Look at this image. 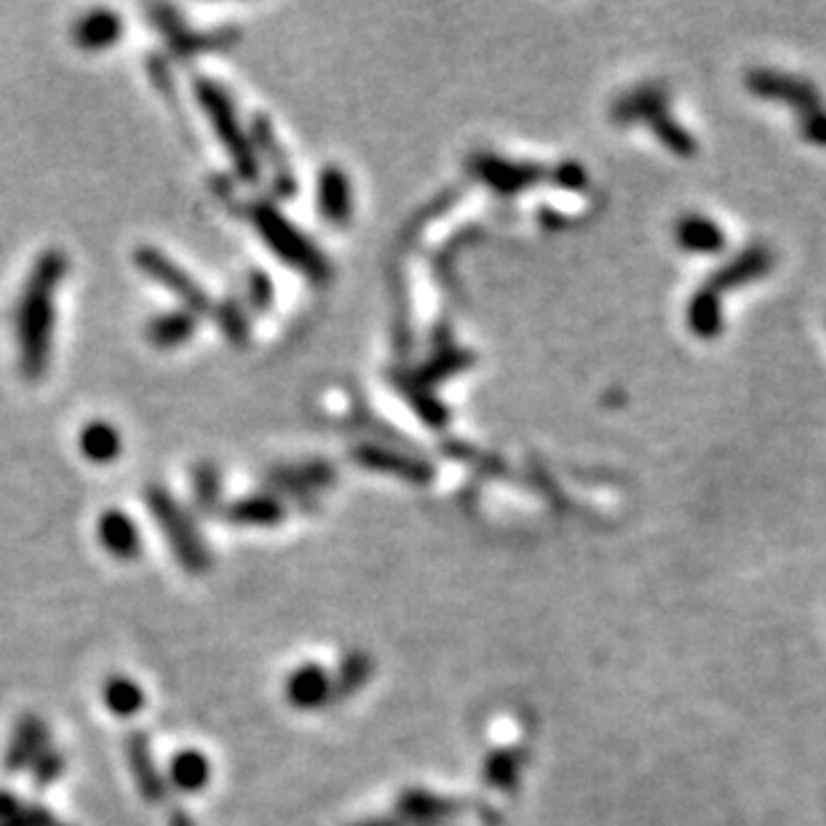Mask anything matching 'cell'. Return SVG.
Returning a JSON list of instances; mask_svg holds the SVG:
<instances>
[{
    "mask_svg": "<svg viewBox=\"0 0 826 826\" xmlns=\"http://www.w3.org/2000/svg\"><path fill=\"white\" fill-rule=\"evenodd\" d=\"M65 276V252L48 250L35 260L24 282L20 310H16V348H20V370L27 377H41L48 366L54 338V297Z\"/></svg>",
    "mask_w": 826,
    "mask_h": 826,
    "instance_id": "cell-1",
    "label": "cell"
},
{
    "mask_svg": "<svg viewBox=\"0 0 826 826\" xmlns=\"http://www.w3.org/2000/svg\"><path fill=\"white\" fill-rule=\"evenodd\" d=\"M196 97H198V104L203 108V113H207L209 121H212L217 140H220L222 147H225L235 174H239L241 179H246V183H257L260 179L257 153H254L252 136L244 132L239 115H235L231 97H228L225 91L214 84V80H207V78L196 80Z\"/></svg>",
    "mask_w": 826,
    "mask_h": 826,
    "instance_id": "cell-2",
    "label": "cell"
},
{
    "mask_svg": "<svg viewBox=\"0 0 826 826\" xmlns=\"http://www.w3.org/2000/svg\"><path fill=\"white\" fill-rule=\"evenodd\" d=\"M250 220L252 225L257 228L260 239L268 244V250L278 254V260H284L291 268L302 271L308 278H313V282L324 278L327 265L324 260H321L319 250H313V246L308 244L306 235L297 231L273 203H254L250 209Z\"/></svg>",
    "mask_w": 826,
    "mask_h": 826,
    "instance_id": "cell-3",
    "label": "cell"
},
{
    "mask_svg": "<svg viewBox=\"0 0 826 826\" xmlns=\"http://www.w3.org/2000/svg\"><path fill=\"white\" fill-rule=\"evenodd\" d=\"M147 506H151L155 525L161 527L164 538L169 540L177 562L183 564L185 570H196V573L207 568V549H203L196 525H192L188 514L183 511V506H179L164 487L147 489Z\"/></svg>",
    "mask_w": 826,
    "mask_h": 826,
    "instance_id": "cell-4",
    "label": "cell"
},
{
    "mask_svg": "<svg viewBox=\"0 0 826 826\" xmlns=\"http://www.w3.org/2000/svg\"><path fill=\"white\" fill-rule=\"evenodd\" d=\"M134 263H136V268H140L142 273H147L155 284L169 289L172 295L183 302L185 310H190L192 316L214 310L212 297L203 291L201 284H198L188 271L179 268L172 257H166L164 252L155 250V246H140V250L134 252Z\"/></svg>",
    "mask_w": 826,
    "mask_h": 826,
    "instance_id": "cell-5",
    "label": "cell"
},
{
    "mask_svg": "<svg viewBox=\"0 0 826 826\" xmlns=\"http://www.w3.org/2000/svg\"><path fill=\"white\" fill-rule=\"evenodd\" d=\"M155 24L161 27V33L166 35V41H169V46L174 48L177 54H198V52H212V48H222L228 46L235 38L233 30H217V33H209V35H201V33H192V30L185 27L183 22L174 16L172 9H158L155 11Z\"/></svg>",
    "mask_w": 826,
    "mask_h": 826,
    "instance_id": "cell-6",
    "label": "cell"
},
{
    "mask_svg": "<svg viewBox=\"0 0 826 826\" xmlns=\"http://www.w3.org/2000/svg\"><path fill=\"white\" fill-rule=\"evenodd\" d=\"M123 35V22L115 11L95 9L84 14L73 24V41L84 52H102V48L115 46Z\"/></svg>",
    "mask_w": 826,
    "mask_h": 826,
    "instance_id": "cell-7",
    "label": "cell"
},
{
    "mask_svg": "<svg viewBox=\"0 0 826 826\" xmlns=\"http://www.w3.org/2000/svg\"><path fill=\"white\" fill-rule=\"evenodd\" d=\"M97 536L99 543H102L115 559H134L142 549L140 530H136L134 521L123 511H118V508H110V511H104L102 517H99Z\"/></svg>",
    "mask_w": 826,
    "mask_h": 826,
    "instance_id": "cell-8",
    "label": "cell"
},
{
    "mask_svg": "<svg viewBox=\"0 0 826 826\" xmlns=\"http://www.w3.org/2000/svg\"><path fill=\"white\" fill-rule=\"evenodd\" d=\"M252 145H254V153H257L260 164H263V161H268V164L273 166V183L278 185L282 196H289L291 188H295V179H291L289 164H287V158H284L282 145H278L276 134H273V126H271L268 118H263V115L254 118Z\"/></svg>",
    "mask_w": 826,
    "mask_h": 826,
    "instance_id": "cell-9",
    "label": "cell"
},
{
    "mask_svg": "<svg viewBox=\"0 0 826 826\" xmlns=\"http://www.w3.org/2000/svg\"><path fill=\"white\" fill-rule=\"evenodd\" d=\"M80 455L91 463H113L121 455L123 439L118 428L108 420H91L78 433Z\"/></svg>",
    "mask_w": 826,
    "mask_h": 826,
    "instance_id": "cell-10",
    "label": "cell"
},
{
    "mask_svg": "<svg viewBox=\"0 0 826 826\" xmlns=\"http://www.w3.org/2000/svg\"><path fill=\"white\" fill-rule=\"evenodd\" d=\"M43 744H46V728H43L41 719L24 717L22 723L16 725L14 741H11L9 755H5V768H9V773H16V770L27 766V762L38 760L43 755Z\"/></svg>",
    "mask_w": 826,
    "mask_h": 826,
    "instance_id": "cell-11",
    "label": "cell"
},
{
    "mask_svg": "<svg viewBox=\"0 0 826 826\" xmlns=\"http://www.w3.org/2000/svg\"><path fill=\"white\" fill-rule=\"evenodd\" d=\"M196 332V316L190 310H174V313H161L147 324L145 334L155 348H177L188 343Z\"/></svg>",
    "mask_w": 826,
    "mask_h": 826,
    "instance_id": "cell-12",
    "label": "cell"
},
{
    "mask_svg": "<svg viewBox=\"0 0 826 826\" xmlns=\"http://www.w3.org/2000/svg\"><path fill=\"white\" fill-rule=\"evenodd\" d=\"M284 517V508L273 495H252V498L239 500L228 511V519L239 525H276Z\"/></svg>",
    "mask_w": 826,
    "mask_h": 826,
    "instance_id": "cell-13",
    "label": "cell"
},
{
    "mask_svg": "<svg viewBox=\"0 0 826 826\" xmlns=\"http://www.w3.org/2000/svg\"><path fill=\"white\" fill-rule=\"evenodd\" d=\"M287 695L291 704L300 706V709H313V706L327 695V676L313 667L300 669V672L289 676Z\"/></svg>",
    "mask_w": 826,
    "mask_h": 826,
    "instance_id": "cell-14",
    "label": "cell"
},
{
    "mask_svg": "<svg viewBox=\"0 0 826 826\" xmlns=\"http://www.w3.org/2000/svg\"><path fill=\"white\" fill-rule=\"evenodd\" d=\"M319 207L332 222H343L348 217V185L340 169H327L321 174Z\"/></svg>",
    "mask_w": 826,
    "mask_h": 826,
    "instance_id": "cell-15",
    "label": "cell"
},
{
    "mask_svg": "<svg viewBox=\"0 0 826 826\" xmlns=\"http://www.w3.org/2000/svg\"><path fill=\"white\" fill-rule=\"evenodd\" d=\"M129 757H132V768H134L136 781H140L142 794H145L147 800H161V794H164V784H161V775L155 773L145 738L134 736L132 741H129Z\"/></svg>",
    "mask_w": 826,
    "mask_h": 826,
    "instance_id": "cell-16",
    "label": "cell"
},
{
    "mask_svg": "<svg viewBox=\"0 0 826 826\" xmlns=\"http://www.w3.org/2000/svg\"><path fill=\"white\" fill-rule=\"evenodd\" d=\"M209 775L212 773H209L207 757L198 755V751H183V755L172 762V781L183 789V792H198V789H203Z\"/></svg>",
    "mask_w": 826,
    "mask_h": 826,
    "instance_id": "cell-17",
    "label": "cell"
},
{
    "mask_svg": "<svg viewBox=\"0 0 826 826\" xmlns=\"http://www.w3.org/2000/svg\"><path fill=\"white\" fill-rule=\"evenodd\" d=\"M104 701H108V709L113 714L132 717L145 704V693L132 680H126V676H110L104 682Z\"/></svg>",
    "mask_w": 826,
    "mask_h": 826,
    "instance_id": "cell-18",
    "label": "cell"
},
{
    "mask_svg": "<svg viewBox=\"0 0 826 826\" xmlns=\"http://www.w3.org/2000/svg\"><path fill=\"white\" fill-rule=\"evenodd\" d=\"M214 310H217V327L222 329V334H225L233 345H246V340H250V321H246L244 310H241L239 302L228 300Z\"/></svg>",
    "mask_w": 826,
    "mask_h": 826,
    "instance_id": "cell-19",
    "label": "cell"
},
{
    "mask_svg": "<svg viewBox=\"0 0 826 826\" xmlns=\"http://www.w3.org/2000/svg\"><path fill=\"white\" fill-rule=\"evenodd\" d=\"M246 300H250L252 308L265 310L271 306L273 300V284L265 273H252L250 282H246Z\"/></svg>",
    "mask_w": 826,
    "mask_h": 826,
    "instance_id": "cell-20",
    "label": "cell"
},
{
    "mask_svg": "<svg viewBox=\"0 0 826 826\" xmlns=\"http://www.w3.org/2000/svg\"><path fill=\"white\" fill-rule=\"evenodd\" d=\"M5 826H65L62 822H57V818L52 816L48 811H43V807H20V813H16L14 818H11Z\"/></svg>",
    "mask_w": 826,
    "mask_h": 826,
    "instance_id": "cell-21",
    "label": "cell"
},
{
    "mask_svg": "<svg viewBox=\"0 0 826 826\" xmlns=\"http://www.w3.org/2000/svg\"><path fill=\"white\" fill-rule=\"evenodd\" d=\"M196 493L201 506H214L217 500V474L212 469H201L196 474Z\"/></svg>",
    "mask_w": 826,
    "mask_h": 826,
    "instance_id": "cell-22",
    "label": "cell"
},
{
    "mask_svg": "<svg viewBox=\"0 0 826 826\" xmlns=\"http://www.w3.org/2000/svg\"><path fill=\"white\" fill-rule=\"evenodd\" d=\"M62 773V757L52 755V751H43V755L35 760V779L41 784H48L52 779H57Z\"/></svg>",
    "mask_w": 826,
    "mask_h": 826,
    "instance_id": "cell-23",
    "label": "cell"
},
{
    "mask_svg": "<svg viewBox=\"0 0 826 826\" xmlns=\"http://www.w3.org/2000/svg\"><path fill=\"white\" fill-rule=\"evenodd\" d=\"M20 807H22V805L16 803V800L11 797V794H3V792H0V826L9 824L11 818H14L16 813H20Z\"/></svg>",
    "mask_w": 826,
    "mask_h": 826,
    "instance_id": "cell-24",
    "label": "cell"
},
{
    "mask_svg": "<svg viewBox=\"0 0 826 826\" xmlns=\"http://www.w3.org/2000/svg\"><path fill=\"white\" fill-rule=\"evenodd\" d=\"M169 826H192V822H190V818H188V816H185V813H183V811H174V816H172Z\"/></svg>",
    "mask_w": 826,
    "mask_h": 826,
    "instance_id": "cell-25",
    "label": "cell"
}]
</instances>
